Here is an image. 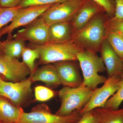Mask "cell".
Returning <instances> with one entry per match:
<instances>
[{
	"mask_svg": "<svg viewBox=\"0 0 123 123\" xmlns=\"http://www.w3.org/2000/svg\"><path fill=\"white\" fill-rule=\"evenodd\" d=\"M74 61H64L54 63L61 85L68 87H78L83 79Z\"/></svg>",
	"mask_w": 123,
	"mask_h": 123,
	"instance_id": "7c38bea8",
	"label": "cell"
},
{
	"mask_svg": "<svg viewBox=\"0 0 123 123\" xmlns=\"http://www.w3.org/2000/svg\"><path fill=\"white\" fill-rule=\"evenodd\" d=\"M21 56L22 62L29 68L31 73L36 69L35 62L39 58V52L35 48L25 47L23 50Z\"/></svg>",
	"mask_w": 123,
	"mask_h": 123,
	"instance_id": "44dd1931",
	"label": "cell"
},
{
	"mask_svg": "<svg viewBox=\"0 0 123 123\" xmlns=\"http://www.w3.org/2000/svg\"><path fill=\"white\" fill-rule=\"evenodd\" d=\"M84 0H68L52 5L41 17L49 26L56 23L71 21Z\"/></svg>",
	"mask_w": 123,
	"mask_h": 123,
	"instance_id": "ba28073f",
	"label": "cell"
},
{
	"mask_svg": "<svg viewBox=\"0 0 123 123\" xmlns=\"http://www.w3.org/2000/svg\"><path fill=\"white\" fill-rule=\"evenodd\" d=\"M22 0H0V7L13 8L18 7Z\"/></svg>",
	"mask_w": 123,
	"mask_h": 123,
	"instance_id": "f546056e",
	"label": "cell"
},
{
	"mask_svg": "<svg viewBox=\"0 0 123 123\" xmlns=\"http://www.w3.org/2000/svg\"><path fill=\"white\" fill-rule=\"evenodd\" d=\"M1 76L0 75V79H1V78H1Z\"/></svg>",
	"mask_w": 123,
	"mask_h": 123,
	"instance_id": "d6a6232c",
	"label": "cell"
},
{
	"mask_svg": "<svg viewBox=\"0 0 123 123\" xmlns=\"http://www.w3.org/2000/svg\"><path fill=\"white\" fill-rule=\"evenodd\" d=\"M4 54V48L2 42L0 41V55Z\"/></svg>",
	"mask_w": 123,
	"mask_h": 123,
	"instance_id": "4dcf8cb0",
	"label": "cell"
},
{
	"mask_svg": "<svg viewBox=\"0 0 123 123\" xmlns=\"http://www.w3.org/2000/svg\"><path fill=\"white\" fill-rule=\"evenodd\" d=\"M123 102V77H122L118 89L108 100L104 108L113 110H118Z\"/></svg>",
	"mask_w": 123,
	"mask_h": 123,
	"instance_id": "603a6c76",
	"label": "cell"
},
{
	"mask_svg": "<svg viewBox=\"0 0 123 123\" xmlns=\"http://www.w3.org/2000/svg\"><path fill=\"white\" fill-rule=\"evenodd\" d=\"M58 93V92H55L44 86H37L34 88L35 100L38 102H47Z\"/></svg>",
	"mask_w": 123,
	"mask_h": 123,
	"instance_id": "cb8c5ba5",
	"label": "cell"
},
{
	"mask_svg": "<svg viewBox=\"0 0 123 123\" xmlns=\"http://www.w3.org/2000/svg\"><path fill=\"white\" fill-rule=\"evenodd\" d=\"M108 18L105 12L98 14L84 27L74 32L71 40L82 49L97 53L106 39Z\"/></svg>",
	"mask_w": 123,
	"mask_h": 123,
	"instance_id": "6da1fadb",
	"label": "cell"
},
{
	"mask_svg": "<svg viewBox=\"0 0 123 123\" xmlns=\"http://www.w3.org/2000/svg\"><path fill=\"white\" fill-rule=\"evenodd\" d=\"M121 76L108 77L103 85L93 91L90 99L80 111L82 115L98 108H104L108 100L113 95L118 88Z\"/></svg>",
	"mask_w": 123,
	"mask_h": 123,
	"instance_id": "52a82bcc",
	"label": "cell"
},
{
	"mask_svg": "<svg viewBox=\"0 0 123 123\" xmlns=\"http://www.w3.org/2000/svg\"><path fill=\"white\" fill-rule=\"evenodd\" d=\"M99 51L108 77L121 76L123 59L115 52L106 39L103 43Z\"/></svg>",
	"mask_w": 123,
	"mask_h": 123,
	"instance_id": "5bb4252c",
	"label": "cell"
},
{
	"mask_svg": "<svg viewBox=\"0 0 123 123\" xmlns=\"http://www.w3.org/2000/svg\"><path fill=\"white\" fill-rule=\"evenodd\" d=\"M33 72L25 80L19 82L0 80V95L9 100L17 106L22 107L28 101L32 93Z\"/></svg>",
	"mask_w": 123,
	"mask_h": 123,
	"instance_id": "8992f818",
	"label": "cell"
},
{
	"mask_svg": "<svg viewBox=\"0 0 123 123\" xmlns=\"http://www.w3.org/2000/svg\"><path fill=\"white\" fill-rule=\"evenodd\" d=\"M25 42L21 39L17 38L3 41L4 54L10 57L18 59L21 56L23 50L25 47Z\"/></svg>",
	"mask_w": 123,
	"mask_h": 123,
	"instance_id": "d6986e66",
	"label": "cell"
},
{
	"mask_svg": "<svg viewBox=\"0 0 123 123\" xmlns=\"http://www.w3.org/2000/svg\"><path fill=\"white\" fill-rule=\"evenodd\" d=\"M32 77L33 82L41 81L51 88L61 85L59 76L54 64L44 65L33 71Z\"/></svg>",
	"mask_w": 123,
	"mask_h": 123,
	"instance_id": "2e32d148",
	"label": "cell"
},
{
	"mask_svg": "<svg viewBox=\"0 0 123 123\" xmlns=\"http://www.w3.org/2000/svg\"><path fill=\"white\" fill-rule=\"evenodd\" d=\"M53 5L34 6L21 8L10 24L0 31V39L7 35V40L13 38L12 33L15 29L26 26L39 17Z\"/></svg>",
	"mask_w": 123,
	"mask_h": 123,
	"instance_id": "9c48e42d",
	"label": "cell"
},
{
	"mask_svg": "<svg viewBox=\"0 0 123 123\" xmlns=\"http://www.w3.org/2000/svg\"><path fill=\"white\" fill-rule=\"evenodd\" d=\"M80 111H77L68 116L52 114L44 104L34 107L29 112H23L18 123H76L82 116Z\"/></svg>",
	"mask_w": 123,
	"mask_h": 123,
	"instance_id": "5b68a950",
	"label": "cell"
},
{
	"mask_svg": "<svg viewBox=\"0 0 123 123\" xmlns=\"http://www.w3.org/2000/svg\"><path fill=\"white\" fill-rule=\"evenodd\" d=\"M67 0H22L18 7L24 8L34 6L54 5Z\"/></svg>",
	"mask_w": 123,
	"mask_h": 123,
	"instance_id": "d4e9b609",
	"label": "cell"
},
{
	"mask_svg": "<svg viewBox=\"0 0 123 123\" xmlns=\"http://www.w3.org/2000/svg\"><path fill=\"white\" fill-rule=\"evenodd\" d=\"M123 70H122V74H121V76L123 77Z\"/></svg>",
	"mask_w": 123,
	"mask_h": 123,
	"instance_id": "1f68e13d",
	"label": "cell"
},
{
	"mask_svg": "<svg viewBox=\"0 0 123 123\" xmlns=\"http://www.w3.org/2000/svg\"><path fill=\"white\" fill-rule=\"evenodd\" d=\"M103 9L109 18L114 17L116 3L114 0H92Z\"/></svg>",
	"mask_w": 123,
	"mask_h": 123,
	"instance_id": "484cf974",
	"label": "cell"
},
{
	"mask_svg": "<svg viewBox=\"0 0 123 123\" xmlns=\"http://www.w3.org/2000/svg\"><path fill=\"white\" fill-rule=\"evenodd\" d=\"M106 29V39L115 52L123 59V35Z\"/></svg>",
	"mask_w": 123,
	"mask_h": 123,
	"instance_id": "ffe728a7",
	"label": "cell"
},
{
	"mask_svg": "<svg viewBox=\"0 0 123 123\" xmlns=\"http://www.w3.org/2000/svg\"><path fill=\"white\" fill-rule=\"evenodd\" d=\"M49 27L41 16L25 27L19 30L13 38H17L28 41L33 44H43L47 43Z\"/></svg>",
	"mask_w": 123,
	"mask_h": 123,
	"instance_id": "8fae6325",
	"label": "cell"
},
{
	"mask_svg": "<svg viewBox=\"0 0 123 123\" xmlns=\"http://www.w3.org/2000/svg\"><path fill=\"white\" fill-rule=\"evenodd\" d=\"M114 0L116 3V9L114 17L113 18H123V0Z\"/></svg>",
	"mask_w": 123,
	"mask_h": 123,
	"instance_id": "f1b7e54d",
	"label": "cell"
},
{
	"mask_svg": "<svg viewBox=\"0 0 123 123\" xmlns=\"http://www.w3.org/2000/svg\"><path fill=\"white\" fill-rule=\"evenodd\" d=\"M93 91L82 85L75 88L64 86L58 92L61 105L56 114L68 116L80 111L89 100Z\"/></svg>",
	"mask_w": 123,
	"mask_h": 123,
	"instance_id": "277c9868",
	"label": "cell"
},
{
	"mask_svg": "<svg viewBox=\"0 0 123 123\" xmlns=\"http://www.w3.org/2000/svg\"><path fill=\"white\" fill-rule=\"evenodd\" d=\"M21 8L18 7L13 8L0 7V31L7 24L11 22Z\"/></svg>",
	"mask_w": 123,
	"mask_h": 123,
	"instance_id": "7402d4cb",
	"label": "cell"
},
{
	"mask_svg": "<svg viewBox=\"0 0 123 123\" xmlns=\"http://www.w3.org/2000/svg\"><path fill=\"white\" fill-rule=\"evenodd\" d=\"M31 46L39 52V64L42 65L59 62L76 61L77 54L82 50L72 40L61 43H31Z\"/></svg>",
	"mask_w": 123,
	"mask_h": 123,
	"instance_id": "3957f363",
	"label": "cell"
},
{
	"mask_svg": "<svg viewBox=\"0 0 123 123\" xmlns=\"http://www.w3.org/2000/svg\"><path fill=\"white\" fill-rule=\"evenodd\" d=\"M107 29L115 31L123 35V18H108L106 22Z\"/></svg>",
	"mask_w": 123,
	"mask_h": 123,
	"instance_id": "4316f807",
	"label": "cell"
},
{
	"mask_svg": "<svg viewBox=\"0 0 123 123\" xmlns=\"http://www.w3.org/2000/svg\"><path fill=\"white\" fill-rule=\"evenodd\" d=\"M76 123H99L97 115L92 111L82 115Z\"/></svg>",
	"mask_w": 123,
	"mask_h": 123,
	"instance_id": "83f0119b",
	"label": "cell"
},
{
	"mask_svg": "<svg viewBox=\"0 0 123 123\" xmlns=\"http://www.w3.org/2000/svg\"><path fill=\"white\" fill-rule=\"evenodd\" d=\"M103 9L92 0H84L72 20L71 23L74 32L81 29Z\"/></svg>",
	"mask_w": 123,
	"mask_h": 123,
	"instance_id": "4fadbf2b",
	"label": "cell"
},
{
	"mask_svg": "<svg viewBox=\"0 0 123 123\" xmlns=\"http://www.w3.org/2000/svg\"><path fill=\"white\" fill-rule=\"evenodd\" d=\"M73 33L70 21L51 24L49 27L47 43H61L68 42L72 40Z\"/></svg>",
	"mask_w": 123,
	"mask_h": 123,
	"instance_id": "9a60e30c",
	"label": "cell"
},
{
	"mask_svg": "<svg viewBox=\"0 0 123 123\" xmlns=\"http://www.w3.org/2000/svg\"><path fill=\"white\" fill-rule=\"evenodd\" d=\"M31 73L27 66L17 58L0 55V75L7 80L19 82L26 79Z\"/></svg>",
	"mask_w": 123,
	"mask_h": 123,
	"instance_id": "30bf717a",
	"label": "cell"
},
{
	"mask_svg": "<svg viewBox=\"0 0 123 123\" xmlns=\"http://www.w3.org/2000/svg\"><path fill=\"white\" fill-rule=\"evenodd\" d=\"M24 112L22 107L0 95V123H18Z\"/></svg>",
	"mask_w": 123,
	"mask_h": 123,
	"instance_id": "e0dca14e",
	"label": "cell"
},
{
	"mask_svg": "<svg viewBox=\"0 0 123 123\" xmlns=\"http://www.w3.org/2000/svg\"><path fill=\"white\" fill-rule=\"evenodd\" d=\"M92 111L98 118L99 123H123V107L116 110L98 108Z\"/></svg>",
	"mask_w": 123,
	"mask_h": 123,
	"instance_id": "ac0fdd59",
	"label": "cell"
},
{
	"mask_svg": "<svg viewBox=\"0 0 123 123\" xmlns=\"http://www.w3.org/2000/svg\"><path fill=\"white\" fill-rule=\"evenodd\" d=\"M77 60L83 74L82 85L94 90L106 80V77L99 74L106 69L102 58L97 53L82 49L77 54Z\"/></svg>",
	"mask_w": 123,
	"mask_h": 123,
	"instance_id": "7a4b0ae2",
	"label": "cell"
}]
</instances>
